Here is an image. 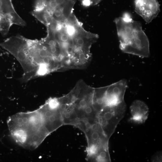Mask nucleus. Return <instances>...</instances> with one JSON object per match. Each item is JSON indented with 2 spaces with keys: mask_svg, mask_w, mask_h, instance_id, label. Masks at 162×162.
Here are the masks:
<instances>
[{
  "mask_svg": "<svg viewBox=\"0 0 162 162\" xmlns=\"http://www.w3.org/2000/svg\"><path fill=\"white\" fill-rule=\"evenodd\" d=\"M7 123L15 141L28 149L37 148L50 134L39 108L32 112L17 113L9 117Z\"/></svg>",
  "mask_w": 162,
  "mask_h": 162,
  "instance_id": "nucleus-1",
  "label": "nucleus"
},
{
  "mask_svg": "<svg viewBox=\"0 0 162 162\" xmlns=\"http://www.w3.org/2000/svg\"><path fill=\"white\" fill-rule=\"evenodd\" d=\"M126 105L124 101L115 105H106L97 115L96 121L105 136L109 140L124 117Z\"/></svg>",
  "mask_w": 162,
  "mask_h": 162,
  "instance_id": "nucleus-2",
  "label": "nucleus"
},
{
  "mask_svg": "<svg viewBox=\"0 0 162 162\" xmlns=\"http://www.w3.org/2000/svg\"><path fill=\"white\" fill-rule=\"evenodd\" d=\"M119 47L124 52L142 58L149 56V44L148 38L139 25L128 36L125 41L119 44Z\"/></svg>",
  "mask_w": 162,
  "mask_h": 162,
  "instance_id": "nucleus-3",
  "label": "nucleus"
},
{
  "mask_svg": "<svg viewBox=\"0 0 162 162\" xmlns=\"http://www.w3.org/2000/svg\"><path fill=\"white\" fill-rule=\"evenodd\" d=\"M13 25L25 26L26 23L15 11L11 0H0V33L6 35Z\"/></svg>",
  "mask_w": 162,
  "mask_h": 162,
  "instance_id": "nucleus-4",
  "label": "nucleus"
},
{
  "mask_svg": "<svg viewBox=\"0 0 162 162\" xmlns=\"http://www.w3.org/2000/svg\"><path fill=\"white\" fill-rule=\"evenodd\" d=\"M134 4L135 12L147 24L155 18L160 11L157 0H134Z\"/></svg>",
  "mask_w": 162,
  "mask_h": 162,
  "instance_id": "nucleus-5",
  "label": "nucleus"
},
{
  "mask_svg": "<svg viewBox=\"0 0 162 162\" xmlns=\"http://www.w3.org/2000/svg\"><path fill=\"white\" fill-rule=\"evenodd\" d=\"M127 87V82L124 79L108 86L105 97L106 106L116 105L124 101V96Z\"/></svg>",
  "mask_w": 162,
  "mask_h": 162,
  "instance_id": "nucleus-6",
  "label": "nucleus"
},
{
  "mask_svg": "<svg viewBox=\"0 0 162 162\" xmlns=\"http://www.w3.org/2000/svg\"><path fill=\"white\" fill-rule=\"evenodd\" d=\"M131 117L130 120L137 123H142L147 119L148 115V108L143 101H134L130 107Z\"/></svg>",
  "mask_w": 162,
  "mask_h": 162,
  "instance_id": "nucleus-7",
  "label": "nucleus"
},
{
  "mask_svg": "<svg viewBox=\"0 0 162 162\" xmlns=\"http://www.w3.org/2000/svg\"><path fill=\"white\" fill-rule=\"evenodd\" d=\"M95 160L99 162L110 161L108 148H104L100 149L98 152Z\"/></svg>",
  "mask_w": 162,
  "mask_h": 162,
  "instance_id": "nucleus-8",
  "label": "nucleus"
},
{
  "mask_svg": "<svg viewBox=\"0 0 162 162\" xmlns=\"http://www.w3.org/2000/svg\"><path fill=\"white\" fill-rule=\"evenodd\" d=\"M161 153H159V152L158 154H156L152 158L153 161H160L161 159Z\"/></svg>",
  "mask_w": 162,
  "mask_h": 162,
  "instance_id": "nucleus-9",
  "label": "nucleus"
},
{
  "mask_svg": "<svg viewBox=\"0 0 162 162\" xmlns=\"http://www.w3.org/2000/svg\"><path fill=\"white\" fill-rule=\"evenodd\" d=\"M80 1V0H78ZM90 1L92 3V6H94L96 5L99 3H100L103 0H88Z\"/></svg>",
  "mask_w": 162,
  "mask_h": 162,
  "instance_id": "nucleus-10",
  "label": "nucleus"
}]
</instances>
